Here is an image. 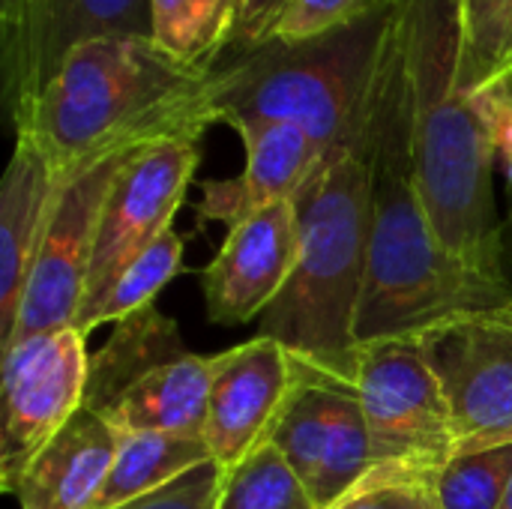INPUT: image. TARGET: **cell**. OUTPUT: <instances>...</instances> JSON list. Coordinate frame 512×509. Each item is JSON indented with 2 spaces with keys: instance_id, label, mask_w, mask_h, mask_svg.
Masks as SVG:
<instances>
[{
  "instance_id": "cell-1",
  "label": "cell",
  "mask_w": 512,
  "mask_h": 509,
  "mask_svg": "<svg viewBox=\"0 0 512 509\" xmlns=\"http://www.w3.org/2000/svg\"><path fill=\"white\" fill-rule=\"evenodd\" d=\"M372 162V225L366 279L354 324L357 345L423 333L459 312L512 300L510 282L459 261L435 234L414 171L411 84L402 33L390 42L366 123Z\"/></svg>"
},
{
  "instance_id": "cell-2",
  "label": "cell",
  "mask_w": 512,
  "mask_h": 509,
  "mask_svg": "<svg viewBox=\"0 0 512 509\" xmlns=\"http://www.w3.org/2000/svg\"><path fill=\"white\" fill-rule=\"evenodd\" d=\"M222 123L216 72H198L144 36H99L69 48L12 123L33 138L57 177L159 138H195Z\"/></svg>"
},
{
  "instance_id": "cell-3",
  "label": "cell",
  "mask_w": 512,
  "mask_h": 509,
  "mask_svg": "<svg viewBox=\"0 0 512 509\" xmlns=\"http://www.w3.org/2000/svg\"><path fill=\"white\" fill-rule=\"evenodd\" d=\"M399 33L411 84L414 171L429 222L459 261L507 282L498 150L483 99L456 81V0H399Z\"/></svg>"
},
{
  "instance_id": "cell-4",
  "label": "cell",
  "mask_w": 512,
  "mask_h": 509,
  "mask_svg": "<svg viewBox=\"0 0 512 509\" xmlns=\"http://www.w3.org/2000/svg\"><path fill=\"white\" fill-rule=\"evenodd\" d=\"M366 123L354 138L324 150L294 195L297 267L282 297L261 318L264 336L279 339L309 366L342 378H351L354 366V324L369 258L372 162Z\"/></svg>"
},
{
  "instance_id": "cell-5",
  "label": "cell",
  "mask_w": 512,
  "mask_h": 509,
  "mask_svg": "<svg viewBox=\"0 0 512 509\" xmlns=\"http://www.w3.org/2000/svg\"><path fill=\"white\" fill-rule=\"evenodd\" d=\"M399 3L360 24L303 39H270L216 69V111L231 129L243 123H297L324 150L354 138L396 36Z\"/></svg>"
},
{
  "instance_id": "cell-6",
  "label": "cell",
  "mask_w": 512,
  "mask_h": 509,
  "mask_svg": "<svg viewBox=\"0 0 512 509\" xmlns=\"http://www.w3.org/2000/svg\"><path fill=\"white\" fill-rule=\"evenodd\" d=\"M213 357L195 354L156 306L120 321L90 357L84 408L117 435L168 432L204 438Z\"/></svg>"
},
{
  "instance_id": "cell-7",
  "label": "cell",
  "mask_w": 512,
  "mask_h": 509,
  "mask_svg": "<svg viewBox=\"0 0 512 509\" xmlns=\"http://www.w3.org/2000/svg\"><path fill=\"white\" fill-rule=\"evenodd\" d=\"M351 381L369 423V474L438 480V474L459 456V438L420 333L357 345Z\"/></svg>"
},
{
  "instance_id": "cell-8",
  "label": "cell",
  "mask_w": 512,
  "mask_h": 509,
  "mask_svg": "<svg viewBox=\"0 0 512 509\" xmlns=\"http://www.w3.org/2000/svg\"><path fill=\"white\" fill-rule=\"evenodd\" d=\"M87 378V333L75 324L33 333L3 348V492L15 495L30 462L84 408Z\"/></svg>"
},
{
  "instance_id": "cell-9",
  "label": "cell",
  "mask_w": 512,
  "mask_h": 509,
  "mask_svg": "<svg viewBox=\"0 0 512 509\" xmlns=\"http://www.w3.org/2000/svg\"><path fill=\"white\" fill-rule=\"evenodd\" d=\"M459 438V453L512 444V300L459 312L420 333Z\"/></svg>"
},
{
  "instance_id": "cell-10",
  "label": "cell",
  "mask_w": 512,
  "mask_h": 509,
  "mask_svg": "<svg viewBox=\"0 0 512 509\" xmlns=\"http://www.w3.org/2000/svg\"><path fill=\"white\" fill-rule=\"evenodd\" d=\"M135 150L138 147L108 153L60 180V192L54 198L45 237L39 243L18 303L12 336L3 348L24 336L75 324L87 297L99 219L108 189L126 156Z\"/></svg>"
},
{
  "instance_id": "cell-11",
  "label": "cell",
  "mask_w": 512,
  "mask_h": 509,
  "mask_svg": "<svg viewBox=\"0 0 512 509\" xmlns=\"http://www.w3.org/2000/svg\"><path fill=\"white\" fill-rule=\"evenodd\" d=\"M198 162L201 150L195 138H159L126 156L102 207L84 306L96 300L135 255L174 228Z\"/></svg>"
},
{
  "instance_id": "cell-12",
  "label": "cell",
  "mask_w": 512,
  "mask_h": 509,
  "mask_svg": "<svg viewBox=\"0 0 512 509\" xmlns=\"http://www.w3.org/2000/svg\"><path fill=\"white\" fill-rule=\"evenodd\" d=\"M306 369L294 351L264 333L213 354L204 441L222 468L234 471L273 441Z\"/></svg>"
},
{
  "instance_id": "cell-13",
  "label": "cell",
  "mask_w": 512,
  "mask_h": 509,
  "mask_svg": "<svg viewBox=\"0 0 512 509\" xmlns=\"http://www.w3.org/2000/svg\"><path fill=\"white\" fill-rule=\"evenodd\" d=\"M297 255L300 231L294 201H276L231 225L201 276L210 321L240 327L264 318L288 288Z\"/></svg>"
},
{
  "instance_id": "cell-14",
  "label": "cell",
  "mask_w": 512,
  "mask_h": 509,
  "mask_svg": "<svg viewBox=\"0 0 512 509\" xmlns=\"http://www.w3.org/2000/svg\"><path fill=\"white\" fill-rule=\"evenodd\" d=\"M237 135L246 147L243 174L207 180L198 201L204 222H222L228 228L261 207L294 201L324 156V147L297 123H243Z\"/></svg>"
},
{
  "instance_id": "cell-15",
  "label": "cell",
  "mask_w": 512,
  "mask_h": 509,
  "mask_svg": "<svg viewBox=\"0 0 512 509\" xmlns=\"http://www.w3.org/2000/svg\"><path fill=\"white\" fill-rule=\"evenodd\" d=\"M57 192L60 177L45 150L27 135H15V150L0 186V348L12 336Z\"/></svg>"
},
{
  "instance_id": "cell-16",
  "label": "cell",
  "mask_w": 512,
  "mask_h": 509,
  "mask_svg": "<svg viewBox=\"0 0 512 509\" xmlns=\"http://www.w3.org/2000/svg\"><path fill=\"white\" fill-rule=\"evenodd\" d=\"M117 438L114 426L81 408L24 471L15 489L18 509H96Z\"/></svg>"
},
{
  "instance_id": "cell-17",
  "label": "cell",
  "mask_w": 512,
  "mask_h": 509,
  "mask_svg": "<svg viewBox=\"0 0 512 509\" xmlns=\"http://www.w3.org/2000/svg\"><path fill=\"white\" fill-rule=\"evenodd\" d=\"M210 459L213 453L204 438L168 432H126L117 438L114 465L96 509L123 507L135 498H144Z\"/></svg>"
},
{
  "instance_id": "cell-18",
  "label": "cell",
  "mask_w": 512,
  "mask_h": 509,
  "mask_svg": "<svg viewBox=\"0 0 512 509\" xmlns=\"http://www.w3.org/2000/svg\"><path fill=\"white\" fill-rule=\"evenodd\" d=\"M243 0H150V39L177 63L216 72L237 33Z\"/></svg>"
},
{
  "instance_id": "cell-19",
  "label": "cell",
  "mask_w": 512,
  "mask_h": 509,
  "mask_svg": "<svg viewBox=\"0 0 512 509\" xmlns=\"http://www.w3.org/2000/svg\"><path fill=\"white\" fill-rule=\"evenodd\" d=\"M372 471V441L363 402L351 378L336 375L330 387L327 441L318 477L309 489L315 509H330Z\"/></svg>"
},
{
  "instance_id": "cell-20",
  "label": "cell",
  "mask_w": 512,
  "mask_h": 509,
  "mask_svg": "<svg viewBox=\"0 0 512 509\" xmlns=\"http://www.w3.org/2000/svg\"><path fill=\"white\" fill-rule=\"evenodd\" d=\"M183 270V237L168 228L162 237H156L141 255H135L108 285L105 291L90 300L78 318L75 327L81 333H90L102 324H120L144 309L153 306L159 291Z\"/></svg>"
},
{
  "instance_id": "cell-21",
  "label": "cell",
  "mask_w": 512,
  "mask_h": 509,
  "mask_svg": "<svg viewBox=\"0 0 512 509\" xmlns=\"http://www.w3.org/2000/svg\"><path fill=\"white\" fill-rule=\"evenodd\" d=\"M459 60L465 93H486L512 78V0H456Z\"/></svg>"
},
{
  "instance_id": "cell-22",
  "label": "cell",
  "mask_w": 512,
  "mask_h": 509,
  "mask_svg": "<svg viewBox=\"0 0 512 509\" xmlns=\"http://www.w3.org/2000/svg\"><path fill=\"white\" fill-rule=\"evenodd\" d=\"M54 0H0L3 93L12 123L36 99L45 78V42Z\"/></svg>"
},
{
  "instance_id": "cell-23",
  "label": "cell",
  "mask_w": 512,
  "mask_h": 509,
  "mask_svg": "<svg viewBox=\"0 0 512 509\" xmlns=\"http://www.w3.org/2000/svg\"><path fill=\"white\" fill-rule=\"evenodd\" d=\"M99 36L150 39V0H54L45 42V78L69 48Z\"/></svg>"
},
{
  "instance_id": "cell-24",
  "label": "cell",
  "mask_w": 512,
  "mask_h": 509,
  "mask_svg": "<svg viewBox=\"0 0 512 509\" xmlns=\"http://www.w3.org/2000/svg\"><path fill=\"white\" fill-rule=\"evenodd\" d=\"M333 378L336 375L309 366L297 396L291 399V405H288V411H285V417L276 426L273 441H270L282 453V459L291 465V471L303 480L306 489H312L318 468H321V456H324Z\"/></svg>"
},
{
  "instance_id": "cell-25",
  "label": "cell",
  "mask_w": 512,
  "mask_h": 509,
  "mask_svg": "<svg viewBox=\"0 0 512 509\" xmlns=\"http://www.w3.org/2000/svg\"><path fill=\"white\" fill-rule=\"evenodd\" d=\"M216 509H315L309 489L273 444L228 471Z\"/></svg>"
},
{
  "instance_id": "cell-26",
  "label": "cell",
  "mask_w": 512,
  "mask_h": 509,
  "mask_svg": "<svg viewBox=\"0 0 512 509\" xmlns=\"http://www.w3.org/2000/svg\"><path fill=\"white\" fill-rule=\"evenodd\" d=\"M512 480V444L459 453L435 480L441 509H501Z\"/></svg>"
},
{
  "instance_id": "cell-27",
  "label": "cell",
  "mask_w": 512,
  "mask_h": 509,
  "mask_svg": "<svg viewBox=\"0 0 512 509\" xmlns=\"http://www.w3.org/2000/svg\"><path fill=\"white\" fill-rule=\"evenodd\" d=\"M396 3L399 0H291V6L285 9L270 39H279V42L315 39V36L360 24L384 9H393Z\"/></svg>"
},
{
  "instance_id": "cell-28",
  "label": "cell",
  "mask_w": 512,
  "mask_h": 509,
  "mask_svg": "<svg viewBox=\"0 0 512 509\" xmlns=\"http://www.w3.org/2000/svg\"><path fill=\"white\" fill-rule=\"evenodd\" d=\"M330 509H441V501L429 477L369 474Z\"/></svg>"
},
{
  "instance_id": "cell-29",
  "label": "cell",
  "mask_w": 512,
  "mask_h": 509,
  "mask_svg": "<svg viewBox=\"0 0 512 509\" xmlns=\"http://www.w3.org/2000/svg\"><path fill=\"white\" fill-rule=\"evenodd\" d=\"M225 480H228V468H222L216 459H210V462L192 468L189 474L177 477L174 483L114 509H216L222 489H225Z\"/></svg>"
},
{
  "instance_id": "cell-30",
  "label": "cell",
  "mask_w": 512,
  "mask_h": 509,
  "mask_svg": "<svg viewBox=\"0 0 512 509\" xmlns=\"http://www.w3.org/2000/svg\"><path fill=\"white\" fill-rule=\"evenodd\" d=\"M291 6V0H243L240 6V18H237V33H234V45L228 51V57L246 54L261 48L264 42H270L276 24L282 21L285 9ZM222 66V63H219Z\"/></svg>"
},
{
  "instance_id": "cell-31",
  "label": "cell",
  "mask_w": 512,
  "mask_h": 509,
  "mask_svg": "<svg viewBox=\"0 0 512 509\" xmlns=\"http://www.w3.org/2000/svg\"><path fill=\"white\" fill-rule=\"evenodd\" d=\"M501 509H512V480H510V489H507V495H504V504Z\"/></svg>"
}]
</instances>
